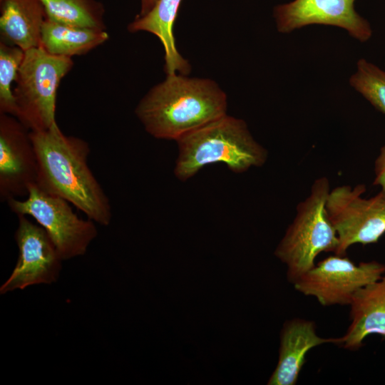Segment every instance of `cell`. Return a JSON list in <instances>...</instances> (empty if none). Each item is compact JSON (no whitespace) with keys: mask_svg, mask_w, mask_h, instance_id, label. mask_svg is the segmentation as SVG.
<instances>
[{"mask_svg":"<svg viewBox=\"0 0 385 385\" xmlns=\"http://www.w3.org/2000/svg\"><path fill=\"white\" fill-rule=\"evenodd\" d=\"M30 136L38 164L36 185L67 200L96 223L108 225L111 205L88 166V143L64 134L57 123L44 130H30Z\"/></svg>","mask_w":385,"mask_h":385,"instance_id":"cell-1","label":"cell"},{"mask_svg":"<svg viewBox=\"0 0 385 385\" xmlns=\"http://www.w3.org/2000/svg\"><path fill=\"white\" fill-rule=\"evenodd\" d=\"M226 111V94L215 81L174 73L150 88L135 113L152 136L177 140Z\"/></svg>","mask_w":385,"mask_h":385,"instance_id":"cell-2","label":"cell"},{"mask_svg":"<svg viewBox=\"0 0 385 385\" xmlns=\"http://www.w3.org/2000/svg\"><path fill=\"white\" fill-rule=\"evenodd\" d=\"M175 176L185 181L207 165L222 163L235 173L262 165L267 150L253 138L243 120L227 114L176 140Z\"/></svg>","mask_w":385,"mask_h":385,"instance_id":"cell-3","label":"cell"},{"mask_svg":"<svg viewBox=\"0 0 385 385\" xmlns=\"http://www.w3.org/2000/svg\"><path fill=\"white\" fill-rule=\"evenodd\" d=\"M329 191L326 177L314 180L309 195L297 205L296 216L275 250V256L287 265V278L292 283L315 265L319 254L337 249L338 237L326 208Z\"/></svg>","mask_w":385,"mask_h":385,"instance_id":"cell-4","label":"cell"},{"mask_svg":"<svg viewBox=\"0 0 385 385\" xmlns=\"http://www.w3.org/2000/svg\"><path fill=\"white\" fill-rule=\"evenodd\" d=\"M73 66L71 58L51 54L42 46L24 52L13 93L15 117L31 131L44 130L56 123L57 90Z\"/></svg>","mask_w":385,"mask_h":385,"instance_id":"cell-5","label":"cell"},{"mask_svg":"<svg viewBox=\"0 0 385 385\" xmlns=\"http://www.w3.org/2000/svg\"><path fill=\"white\" fill-rule=\"evenodd\" d=\"M6 202L13 212L29 215L44 228L62 260L83 255L98 235L95 222L80 218L67 200L47 193L36 183L25 200L11 198Z\"/></svg>","mask_w":385,"mask_h":385,"instance_id":"cell-6","label":"cell"},{"mask_svg":"<svg viewBox=\"0 0 385 385\" xmlns=\"http://www.w3.org/2000/svg\"><path fill=\"white\" fill-rule=\"evenodd\" d=\"M364 184L338 186L331 191L327 212L339 240L336 255L344 256L352 245L376 243L385 233V192L362 197Z\"/></svg>","mask_w":385,"mask_h":385,"instance_id":"cell-7","label":"cell"},{"mask_svg":"<svg viewBox=\"0 0 385 385\" xmlns=\"http://www.w3.org/2000/svg\"><path fill=\"white\" fill-rule=\"evenodd\" d=\"M384 272L385 265L377 261L356 265L347 257L335 255L320 261L293 284L296 290L314 297L323 306L350 305L359 289Z\"/></svg>","mask_w":385,"mask_h":385,"instance_id":"cell-8","label":"cell"},{"mask_svg":"<svg viewBox=\"0 0 385 385\" xmlns=\"http://www.w3.org/2000/svg\"><path fill=\"white\" fill-rule=\"evenodd\" d=\"M18 227L14 238L19 248L16 264L7 280L1 286L0 294L38 284L55 282L63 261L46 231L18 215Z\"/></svg>","mask_w":385,"mask_h":385,"instance_id":"cell-9","label":"cell"},{"mask_svg":"<svg viewBox=\"0 0 385 385\" xmlns=\"http://www.w3.org/2000/svg\"><path fill=\"white\" fill-rule=\"evenodd\" d=\"M38 164L30 130L16 117L0 113V200L26 196Z\"/></svg>","mask_w":385,"mask_h":385,"instance_id":"cell-10","label":"cell"},{"mask_svg":"<svg viewBox=\"0 0 385 385\" xmlns=\"http://www.w3.org/2000/svg\"><path fill=\"white\" fill-rule=\"evenodd\" d=\"M355 0H294L274 9L277 29L287 34L312 24L337 26L360 42L368 41L372 29L354 9Z\"/></svg>","mask_w":385,"mask_h":385,"instance_id":"cell-11","label":"cell"},{"mask_svg":"<svg viewBox=\"0 0 385 385\" xmlns=\"http://www.w3.org/2000/svg\"><path fill=\"white\" fill-rule=\"evenodd\" d=\"M325 343L339 344L340 337L324 339L319 337L312 321L302 319L287 321L280 334L278 362L267 384H296L307 352Z\"/></svg>","mask_w":385,"mask_h":385,"instance_id":"cell-12","label":"cell"},{"mask_svg":"<svg viewBox=\"0 0 385 385\" xmlns=\"http://www.w3.org/2000/svg\"><path fill=\"white\" fill-rule=\"evenodd\" d=\"M350 306L351 322L340 337L344 349H359L369 334L385 336V276L359 289Z\"/></svg>","mask_w":385,"mask_h":385,"instance_id":"cell-13","label":"cell"},{"mask_svg":"<svg viewBox=\"0 0 385 385\" xmlns=\"http://www.w3.org/2000/svg\"><path fill=\"white\" fill-rule=\"evenodd\" d=\"M1 41L26 51L41 46V29L46 17L41 0H2Z\"/></svg>","mask_w":385,"mask_h":385,"instance_id":"cell-14","label":"cell"},{"mask_svg":"<svg viewBox=\"0 0 385 385\" xmlns=\"http://www.w3.org/2000/svg\"><path fill=\"white\" fill-rule=\"evenodd\" d=\"M182 0H158L144 16H136L128 25L130 32L147 31L159 38L165 51V71L167 75H187L190 66L178 51L173 35V26Z\"/></svg>","mask_w":385,"mask_h":385,"instance_id":"cell-15","label":"cell"},{"mask_svg":"<svg viewBox=\"0 0 385 385\" xmlns=\"http://www.w3.org/2000/svg\"><path fill=\"white\" fill-rule=\"evenodd\" d=\"M109 38L106 30H97L61 24L46 19L41 43L51 54L72 58L87 53Z\"/></svg>","mask_w":385,"mask_h":385,"instance_id":"cell-16","label":"cell"},{"mask_svg":"<svg viewBox=\"0 0 385 385\" xmlns=\"http://www.w3.org/2000/svg\"><path fill=\"white\" fill-rule=\"evenodd\" d=\"M46 17L73 26L106 30V9L98 0H41Z\"/></svg>","mask_w":385,"mask_h":385,"instance_id":"cell-17","label":"cell"},{"mask_svg":"<svg viewBox=\"0 0 385 385\" xmlns=\"http://www.w3.org/2000/svg\"><path fill=\"white\" fill-rule=\"evenodd\" d=\"M350 86L376 109L385 114V71L361 58L349 78Z\"/></svg>","mask_w":385,"mask_h":385,"instance_id":"cell-18","label":"cell"},{"mask_svg":"<svg viewBox=\"0 0 385 385\" xmlns=\"http://www.w3.org/2000/svg\"><path fill=\"white\" fill-rule=\"evenodd\" d=\"M24 52L17 46L0 41V113L16 116L12 83L16 81Z\"/></svg>","mask_w":385,"mask_h":385,"instance_id":"cell-19","label":"cell"},{"mask_svg":"<svg viewBox=\"0 0 385 385\" xmlns=\"http://www.w3.org/2000/svg\"><path fill=\"white\" fill-rule=\"evenodd\" d=\"M375 178L374 185H379L381 190L385 192V145L380 149V153L375 161Z\"/></svg>","mask_w":385,"mask_h":385,"instance_id":"cell-20","label":"cell"},{"mask_svg":"<svg viewBox=\"0 0 385 385\" xmlns=\"http://www.w3.org/2000/svg\"><path fill=\"white\" fill-rule=\"evenodd\" d=\"M158 0H140V11L138 16L148 14L155 5Z\"/></svg>","mask_w":385,"mask_h":385,"instance_id":"cell-21","label":"cell"},{"mask_svg":"<svg viewBox=\"0 0 385 385\" xmlns=\"http://www.w3.org/2000/svg\"><path fill=\"white\" fill-rule=\"evenodd\" d=\"M2 1V0H0V1Z\"/></svg>","mask_w":385,"mask_h":385,"instance_id":"cell-22","label":"cell"}]
</instances>
